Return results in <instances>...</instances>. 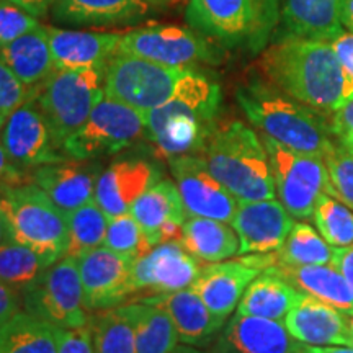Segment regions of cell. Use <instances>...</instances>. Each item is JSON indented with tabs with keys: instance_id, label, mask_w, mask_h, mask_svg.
I'll return each mask as SVG.
<instances>
[{
	"instance_id": "6da1fadb",
	"label": "cell",
	"mask_w": 353,
	"mask_h": 353,
	"mask_svg": "<svg viewBox=\"0 0 353 353\" xmlns=\"http://www.w3.org/2000/svg\"><path fill=\"white\" fill-rule=\"evenodd\" d=\"M260 65L268 82L322 114L353 97V77L329 41L288 37L265 51Z\"/></svg>"
},
{
	"instance_id": "7a4b0ae2",
	"label": "cell",
	"mask_w": 353,
	"mask_h": 353,
	"mask_svg": "<svg viewBox=\"0 0 353 353\" xmlns=\"http://www.w3.org/2000/svg\"><path fill=\"white\" fill-rule=\"evenodd\" d=\"M236 100L247 120L276 143L325 157L335 141L325 114L312 110L273 83L252 79L236 90Z\"/></svg>"
},
{
	"instance_id": "3957f363",
	"label": "cell",
	"mask_w": 353,
	"mask_h": 353,
	"mask_svg": "<svg viewBox=\"0 0 353 353\" xmlns=\"http://www.w3.org/2000/svg\"><path fill=\"white\" fill-rule=\"evenodd\" d=\"M200 156L211 174L237 201L276 198L275 180L263 141L241 121L216 126Z\"/></svg>"
},
{
	"instance_id": "277c9868",
	"label": "cell",
	"mask_w": 353,
	"mask_h": 353,
	"mask_svg": "<svg viewBox=\"0 0 353 353\" xmlns=\"http://www.w3.org/2000/svg\"><path fill=\"white\" fill-rule=\"evenodd\" d=\"M0 210L13 242L34 250L50 263L64 257L69 242L65 213L33 180L0 188Z\"/></svg>"
},
{
	"instance_id": "5b68a950",
	"label": "cell",
	"mask_w": 353,
	"mask_h": 353,
	"mask_svg": "<svg viewBox=\"0 0 353 353\" xmlns=\"http://www.w3.org/2000/svg\"><path fill=\"white\" fill-rule=\"evenodd\" d=\"M107 64L77 70H54L34 88L33 99L41 108L54 143L61 149L64 141L87 121L92 110L105 97Z\"/></svg>"
},
{
	"instance_id": "8992f818",
	"label": "cell",
	"mask_w": 353,
	"mask_h": 353,
	"mask_svg": "<svg viewBox=\"0 0 353 353\" xmlns=\"http://www.w3.org/2000/svg\"><path fill=\"white\" fill-rule=\"evenodd\" d=\"M185 19L205 38L229 48L249 43L257 50L268 38L276 17L259 0H190Z\"/></svg>"
},
{
	"instance_id": "52a82bcc",
	"label": "cell",
	"mask_w": 353,
	"mask_h": 353,
	"mask_svg": "<svg viewBox=\"0 0 353 353\" xmlns=\"http://www.w3.org/2000/svg\"><path fill=\"white\" fill-rule=\"evenodd\" d=\"M260 138L270 159L278 200L293 218L301 221L312 218L321 193H330L325 159L294 151L265 134Z\"/></svg>"
},
{
	"instance_id": "ba28073f",
	"label": "cell",
	"mask_w": 353,
	"mask_h": 353,
	"mask_svg": "<svg viewBox=\"0 0 353 353\" xmlns=\"http://www.w3.org/2000/svg\"><path fill=\"white\" fill-rule=\"evenodd\" d=\"M187 69L117 52L107 64L105 97L145 114L172 99Z\"/></svg>"
},
{
	"instance_id": "9c48e42d",
	"label": "cell",
	"mask_w": 353,
	"mask_h": 353,
	"mask_svg": "<svg viewBox=\"0 0 353 353\" xmlns=\"http://www.w3.org/2000/svg\"><path fill=\"white\" fill-rule=\"evenodd\" d=\"M145 132L144 113L103 97L87 121L64 141V154L74 161L112 156Z\"/></svg>"
},
{
	"instance_id": "30bf717a",
	"label": "cell",
	"mask_w": 353,
	"mask_h": 353,
	"mask_svg": "<svg viewBox=\"0 0 353 353\" xmlns=\"http://www.w3.org/2000/svg\"><path fill=\"white\" fill-rule=\"evenodd\" d=\"M21 304L30 314L50 321L61 329L88 325L77 259L63 257L44 270L21 293Z\"/></svg>"
},
{
	"instance_id": "8fae6325",
	"label": "cell",
	"mask_w": 353,
	"mask_h": 353,
	"mask_svg": "<svg viewBox=\"0 0 353 353\" xmlns=\"http://www.w3.org/2000/svg\"><path fill=\"white\" fill-rule=\"evenodd\" d=\"M117 52L144 57L170 68H190L195 64H218L219 50L203 34L179 26H151L123 34Z\"/></svg>"
},
{
	"instance_id": "7c38bea8",
	"label": "cell",
	"mask_w": 353,
	"mask_h": 353,
	"mask_svg": "<svg viewBox=\"0 0 353 353\" xmlns=\"http://www.w3.org/2000/svg\"><path fill=\"white\" fill-rule=\"evenodd\" d=\"M275 263L276 254L272 252L250 254L241 259L203 265L200 275L190 288L196 291L216 316L228 321L234 309L239 306L247 286Z\"/></svg>"
},
{
	"instance_id": "4fadbf2b",
	"label": "cell",
	"mask_w": 353,
	"mask_h": 353,
	"mask_svg": "<svg viewBox=\"0 0 353 353\" xmlns=\"http://www.w3.org/2000/svg\"><path fill=\"white\" fill-rule=\"evenodd\" d=\"M0 139L12 161L26 172L68 159L54 143L50 125L34 99L26 100L7 118L0 130Z\"/></svg>"
},
{
	"instance_id": "5bb4252c",
	"label": "cell",
	"mask_w": 353,
	"mask_h": 353,
	"mask_svg": "<svg viewBox=\"0 0 353 353\" xmlns=\"http://www.w3.org/2000/svg\"><path fill=\"white\" fill-rule=\"evenodd\" d=\"M167 162L188 216L232 223L239 201L211 174L201 156L187 154Z\"/></svg>"
},
{
	"instance_id": "9a60e30c",
	"label": "cell",
	"mask_w": 353,
	"mask_h": 353,
	"mask_svg": "<svg viewBox=\"0 0 353 353\" xmlns=\"http://www.w3.org/2000/svg\"><path fill=\"white\" fill-rule=\"evenodd\" d=\"M77 263L87 311L95 312L121 306L134 294L132 260L125 255L103 245L82 255Z\"/></svg>"
},
{
	"instance_id": "2e32d148",
	"label": "cell",
	"mask_w": 353,
	"mask_h": 353,
	"mask_svg": "<svg viewBox=\"0 0 353 353\" xmlns=\"http://www.w3.org/2000/svg\"><path fill=\"white\" fill-rule=\"evenodd\" d=\"M201 268V260L193 257L182 242H164L132 262V290L134 294H167L190 288Z\"/></svg>"
},
{
	"instance_id": "e0dca14e",
	"label": "cell",
	"mask_w": 353,
	"mask_h": 353,
	"mask_svg": "<svg viewBox=\"0 0 353 353\" xmlns=\"http://www.w3.org/2000/svg\"><path fill=\"white\" fill-rule=\"evenodd\" d=\"M294 224L280 200L239 201L231 226L239 236V254L276 252Z\"/></svg>"
},
{
	"instance_id": "ac0fdd59",
	"label": "cell",
	"mask_w": 353,
	"mask_h": 353,
	"mask_svg": "<svg viewBox=\"0 0 353 353\" xmlns=\"http://www.w3.org/2000/svg\"><path fill=\"white\" fill-rule=\"evenodd\" d=\"M213 353H301L303 343L285 322L236 312L210 348Z\"/></svg>"
},
{
	"instance_id": "d6986e66",
	"label": "cell",
	"mask_w": 353,
	"mask_h": 353,
	"mask_svg": "<svg viewBox=\"0 0 353 353\" xmlns=\"http://www.w3.org/2000/svg\"><path fill=\"white\" fill-rule=\"evenodd\" d=\"M157 182V169L151 162L139 159L117 161L97 179L94 200L112 219L130 213L134 201Z\"/></svg>"
},
{
	"instance_id": "ffe728a7",
	"label": "cell",
	"mask_w": 353,
	"mask_h": 353,
	"mask_svg": "<svg viewBox=\"0 0 353 353\" xmlns=\"http://www.w3.org/2000/svg\"><path fill=\"white\" fill-rule=\"evenodd\" d=\"M285 325L303 345L352 347L353 343L347 314L307 294L288 312Z\"/></svg>"
},
{
	"instance_id": "44dd1931",
	"label": "cell",
	"mask_w": 353,
	"mask_h": 353,
	"mask_svg": "<svg viewBox=\"0 0 353 353\" xmlns=\"http://www.w3.org/2000/svg\"><path fill=\"white\" fill-rule=\"evenodd\" d=\"M56 70H77L108 63L117 54L123 33L48 28Z\"/></svg>"
},
{
	"instance_id": "7402d4cb",
	"label": "cell",
	"mask_w": 353,
	"mask_h": 353,
	"mask_svg": "<svg viewBox=\"0 0 353 353\" xmlns=\"http://www.w3.org/2000/svg\"><path fill=\"white\" fill-rule=\"evenodd\" d=\"M95 169L85 161H61L37 167L32 180L64 213L81 208L95 198Z\"/></svg>"
},
{
	"instance_id": "603a6c76",
	"label": "cell",
	"mask_w": 353,
	"mask_h": 353,
	"mask_svg": "<svg viewBox=\"0 0 353 353\" xmlns=\"http://www.w3.org/2000/svg\"><path fill=\"white\" fill-rule=\"evenodd\" d=\"M174 321L179 341L185 345L205 348L213 345L226 319L216 316L193 288L154 296Z\"/></svg>"
},
{
	"instance_id": "cb8c5ba5",
	"label": "cell",
	"mask_w": 353,
	"mask_h": 353,
	"mask_svg": "<svg viewBox=\"0 0 353 353\" xmlns=\"http://www.w3.org/2000/svg\"><path fill=\"white\" fill-rule=\"evenodd\" d=\"M148 13L145 0H56L51 8L56 23L76 26L131 25Z\"/></svg>"
},
{
	"instance_id": "d4e9b609",
	"label": "cell",
	"mask_w": 353,
	"mask_h": 353,
	"mask_svg": "<svg viewBox=\"0 0 353 353\" xmlns=\"http://www.w3.org/2000/svg\"><path fill=\"white\" fill-rule=\"evenodd\" d=\"M278 273L298 291L321 299L343 314L353 312V290L334 265H281L275 263Z\"/></svg>"
},
{
	"instance_id": "484cf974",
	"label": "cell",
	"mask_w": 353,
	"mask_h": 353,
	"mask_svg": "<svg viewBox=\"0 0 353 353\" xmlns=\"http://www.w3.org/2000/svg\"><path fill=\"white\" fill-rule=\"evenodd\" d=\"M303 294L290 281H286L275 267H270L247 286L237 306V312L285 322L288 312L296 306Z\"/></svg>"
},
{
	"instance_id": "4316f807",
	"label": "cell",
	"mask_w": 353,
	"mask_h": 353,
	"mask_svg": "<svg viewBox=\"0 0 353 353\" xmlns=\"http://www.w3.org/2000/svg\"><path fill=\"white\" fill-rule=\"evenodd\" d=\"M283 25L290 37L332 41L345 32L341 0H283Z\"/></svg>"
},
{
	"instance_id": "83f0119b",
	"label": "cell",
	"mask_w": 353,
	"mask_h": 353,
	"mask_svg": "<svg viewBox=\"0 0 353 353\" xmlns=\"http://www.w3.org/2000/svg\"><path fill=\"white\" fill-rule=\"evenodd\" d=\"M0 59L25 83L37 88L54 72L48 28L38 26L0 50Z\"/></svg>"
},
{
	"instance_id": "f1b7e54d",
	"label": "cell",
	"mask_w": 353,
	"mask_h": 353,
	"mask_svg": "<svg viewBox=\"0 0 353 353\" xmlns=\"http://www.w3.org/2000/svg\"><path fill=\"white\" fill-rule=\"evenodd\" d=\"M182 244L193 257L206 263L223 262L239 254V236L224 221L188 216L183 223Z\"/></svg>"
},
{
	"instance_id": "f546056e",
	"label": "cell",
	"mask_w": 353,
	"mask_h": 353,
	"mask_svg": "<svg viewBox=\"0 0 353 353\" xmlns=\"http://www.w3.org/2000/svg\"><path fill=\"white\" fill-rule=\"evenodd\" d=\"M130 213L141 224L154 247L159 244V232L165 224L185 223L188 216L176 183L172 180L154 183L134 201Z\"/></svg>"
},
{
	"instance_id": "4dcf8cb0",
	"label": "cell",
	"mask_w": 353,
	"mask_h": 353,
	"mask_svg": "<svg viewBox=\"0 0 353 353\" xmlns=\"http://www.w3.org/2000/svg\"><path fill=\"white\" fill-rule=\"evenodd\" d=\"M136 353H169L179 345V332L167 309L154 296L130 304Z\"/></svg>"
},
{
	"instance_id": "1f68e13d",
	"label": "cell",
	"mask_w": 353,
	"mask_h": 353,
	"mask_svg": "<svg viewBox=\"0 0 353 353\" xmlns=\"http://www.w3.org/2000/svg\"><path fill=\"white\" fill-rule=\"evenodd\" d=\"M59 329L20 309L0 325V353H57Z\"/></svg>"
},
{
	"instance_id": "d6a6232c",
	"label": "cell",
	"mask_w": 353,
	"mask_h": 353,
	"mask_svg": "<svg viewBox=\"0 0 353 353\" xmlns=\"http://www.w3.org/2000/svg\"><path fill=\"white\" fill-rule=\"evenodd\" d=\"M95 353H136L134 324L130 304L105 309L90 319Z\"/></svg>"
},
{
	"instance_id": "836d02e7",
	"label": "cell",
	"mask_w": 353,
	"mask_h": 353,
	"mask_svg": "<svg viewBox=\"0 0 353 353\" xmlns=\"http://www.w3.org/2000/svg\"><path fill=\"white\" fill-rule=\"evenodd\" d=\"M65 219H68L69 242L64 257L81 259L82 255L103 244L110 218L95 200L65 213Z\"/></svg>"
},
{
	"instance_id": "e575fe53",
	"label": "cell",
	"mask_w": 353,
	"mask_h": 353,
	"mask_svg": "<svg viewBox=\"0 0 353 353\" xmlns=\"http://www.w3.org/2000/svg\"><path fill=\"white\" fill-rule=\"evenodd\" d=\"M275 254L276 263L281 265H325L332 260L334 247L314 226L299 219Z\"/></svg>"
},
{
	"instance_id": "d590c367",
	"label": "cell",
	"mask_w": 353,
	"mask_h": 353,
	"mask_svg": "<svg viewBox=\"0 0 353 353\" xmlns=\"http://www.w3.org/2000/svg\"><path fill=\"white\" fill-rule=\"evenodd\" d=\"M50 265L52 263L19 242L12 241L0 247V280L17 293H23Z\"/></svg>"
},
{
	"instance_id": "8d00e7d4",
	"label": "cell",
	"mask_w": 353,
	"mask_h": 353,
	"mask_svg": "<svg viewBox=\"0 0 353 353\" xmlns=\"http://www.w3.org/2000/svg\"><path fill=\"white\" fill-rule=\"evenodd\" d=\"M312 219L321 236L332 247H345L353 242V210L337 196L321 193Z\"/></svg>"
},
{
	"instance_id": "74e56055",
	"label": "cell",
	"mask_w": 353,
	"mask_h": 353,
	"mask_svg": "<svg viewBox=\"0 0 353 353\" xmlns=\"http://www.w3.org/2000/svg\"><path fill=\"white\" fill-rule=\"evenodd\" d=\"M103 245L112 249L113 252L131 259L132 262L144 257L154 249L148 234L131 213L117 216L108 221Z\"/></svg>"
},
{
	"instance_id": "f35d334b",
	"label": "cell",
	"mask_w": 353,
	"mask_h": 353,
	"mask_svg": "<svg viewBox=\"0 0 353 353\" xmlns=\"http://www.w3.org/2000/svg\"><path fill=\"white\" fill-rule=\"evenodd\" d=\"M325 159L330 180V195L353 210V148L335 143Z\"/></svg>"
},
{
	"instance_id": "ab89813d",
	"label": "cell",
	"mask_w": 353,
	"mask_h": 353,
	"mask_svg": "<svg viewBox=\"0 0 353 353\" xmlns=\"http://www.w3.org/2000/svg\"><path fill=\"white\" fill-rule=\"evenodd\" d=\"M34 88L26 87L0 59V130L7 118L26 100L33 99Z\"/></svg>"
},
{
	"instance_id": "60d3db41",
	"label": "cell",
	"mask_w": 353,
	"mask_h": 353,
	"mask_svg": "<svg viewBox=\"0 0 353 353\" xmlns=\"http://www.w3.org/2000/svg\"><path fill=\"white\" fill-rule=\"evenodd\" d=\"M39 21L23 8L0 0V50L23 34L37 30Z\"/></svg>"
},
{
	"instance_id": "b9f144b4",
	"label": "cell",
	"mask_w": 353,
	"mask_h": 353,
	"mask_svg": "<svg viewBox=\"0 0 353 353\" xmlns=\"http://www.w3.org/2000/svg\"><path fill=\"white\" fill-rule=\"evenodd\" d=\"M57 353H95L90 322L76 329H59Z\"/></svg>"
},
{
	"instance_id": "7bdbcfd3",
	"label": "cell",
	"mask_w": 353,
	"mask_h": 353,
	"mask_svg": "<svg viewBox=\"0 0 353 353\" xmlns=\"http://www.w3.org/2000/svg\"><path fill=\"white\" fill-rule=\"evenodd\" d=\"M329 125L337 143L353 148V97L330 114Z\"/></svg>"
},
{
	"instance_id": "ee69618b",
	"label": "cell",
	"mask_w": 353,
	"mask_h": 353,
	"mask_svg": "<svg viewBox=\"0 0 353 353\" xmlns=\"http://www.w3.org/2000/svg\"><path fill=\"white\" fill-rule=\"evenodd\" d=\"M32 175L28 172L20 169L15 162L8 156L6 148H3L2 139H0V188L2 187H12V185H20L25 182H30Z\"/></svg>"
},
{
	"instance_id": "f6af8a7d",
	"label": "cell",
	"mask_w": 353,
	"mask_h": 353,
	"mask_svg": "<svg viewBox=\"0 0 353 353\" xmlns=\"http://www.w3.org/2000/svg\"><path fill=\"white\" fill-rule=\"evenodd\" d=\"M21 299L15 290L0 280V325L20 311Z\"/></svg>"
},
{
	"instance_id": "bcb514c9",
	"label": "cell",
	"mask_w": 353,
	"mask_h": 353,
	"mask_svg": "<svg viewBox=\"0 0 353 353\" xmlns=\"http://www.w3.org/2000/svg\"><path fill=\"white\" fill-rule=\"evenodd\" d=\"M330 265H334V267L342 273L343 278L347 280V283L350 285L353 290V242L350 245L345 247H334Z\"/></svg>"
},
{
	"instance_id": "7dc6e473",
	"label": "cell",
	"mask_w": 353,
	"mask_h": 353,
	"mask_svg": "<svg viewBox=\"0 0 353 353\" xmlns=\"http://www.w3.org/2000/svg\"><path fill=\"white\" fill-rule=\"evenodd\" d=\"M330 44H332L335 54L342 63L343 69L353 77V33L343 32L341 37L332 39Z\"/></svg>"
},
{
	"instance_id": "c3c4849f",
	"label": "cell",
	"mask_w": 353,
	"mask_h": 353,
	"mask_svg": "<svg viewBox=\"0 0 353 353\" xmlns=\"http://www.w3.org/2000/svg\"><path fill=\"white\" fill-rule=\"evenodd\" d=\"M3 2L13 3V6L23 8V10L28 12L30 15L41 19V17H44L51 10L56 0H3Z\"/></svg>"
},
{
	"instance_id": "681fc988",
	"label": "cell",
	"mask_w": 353,
	"mask_h": 353,
	"mask_svg": "<svg viewBox=\"0 0 353 353\" xmlns=\"http://www.w3.org/2000/svg\"><path fill=\"white\" fill-rule=\"evenodd\" d=\"M342 28L353 33V0H341Z\"/></svg>"
},
{
	"instance_id": "f907efd6",
	"label": "cell",
	"mask_w": 353,
	"mask_h": 353,
	"mask_svg": "<svg viewBox=\"0 0 353 353\" xmlns=\"http://www.w3.org/2000/svg\"><path fill=\"white\" fill-rule=\"evenodd\" d=\"M301 353H353V347H343V345H329V347L303 345Z\"/></svg>"
},
{
	"instance_id": "816d5d0a",
	"label": "cell",
	"mask_w": 353,
	"mask_h": 353,
	"mask_svg": "<svg viewBox=\"0 0 353 353\" xmlns=\"http://www.w3.org/2000/svg\"><path fill=\"white\" fill-rule=\"evenodd\" d=\"M8 242H12L10 231H8L6 216H3L2 210H0V247H3L6 244H8Z\"/></svg>"
},
{
	"instance_id": "f5cc1de1",
	"label": "cell",
	"mask_w": 353,
	"mask_h": 353,
	"mask_svg": "<svg viewBox=\"0 0 353 353\" xmlns=\"http://www.w3.org/2000/svg\"><path fill=\"white\" fill-rule=\"evenodd\" d=\"M169 353H213L211 350H203V348H196V347H192V345H176L174 350L169 352Z\"/></svg>"
},
{
	"instance_id": "db71d44e",
	"label": "cell",
	"mask_w": 353,
	"mask_h": 353,
	"mask_svg": "<svg viewBox=\"0 0 353 353\" xmlns=\"http://www.w3.org/2000/svg\"><path fill=\"white\" fill-rule=\"evenodd\" d=\"M259 2L270 15L276 17V0H259Z\"/></svg>"
},
{
	"instance_id": "11a10c76",
	"label": "cell",
	"mask_w": 353,
	"mask_h": 353,
	"mask_svg": "<svg viewBox=\"0 0 353 353\" xmlns=\"http://www.w3.org/2000/svg\"><path fill=\"white\" fill-rule=\"evenodd\" d=\"M149 6H156V7H167V6H174V3L182 2V0H145Z\"/></svg>"
},
{
	"instance_id": "9f6ffc18",
	"label": "cell",
	"mask_w": 353,
	"mask_h": 353,
	"mask_svg": "<svg viewBox=\"0 0 353 353\" xmlns=\"http://www.w3.org/2000/svg\"><path fill=\"white\" fill-rule=\"evenodd\" d=\"M347 317H348V324H350V329H352V337H353V312H352V314H348ZM352 347H353V343H352Z\"/></svg>"
}]
</instances>
